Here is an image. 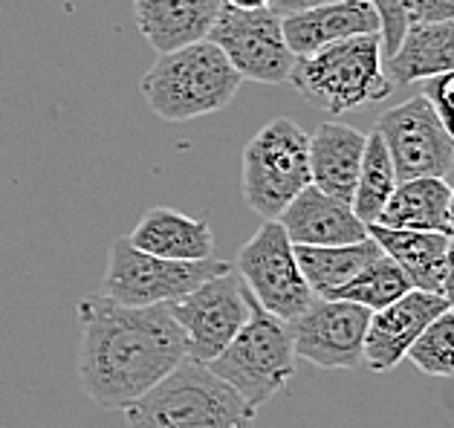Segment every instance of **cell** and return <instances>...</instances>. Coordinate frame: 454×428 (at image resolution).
<instances>
[{"label": "cell", "mask_w": 454, "mask_h": 428, "mask_svg": "<svg viewBox=\"0 0 454 428\" xmlns=\"http://www.w3.org/2000/svg\"><path fill=\"white\" fill-rule=\"evenodd\" d=\"M79 318V379L98 409L125 411L188 359V339L171 304L130 307L107 292L84 295Z\"/></svg>", "instance_id": "obj_1"}, {"label": "cell", "mask_w": 454, "mask_h": 428, "mask_svg": "<svg viewBox=\"0 0 454 428\" xmlns=\"http://www.w3.org/2000/svg\"><path fill=\"white\" fill-rule=\"evenodd\" d=\"M243 75L212 38L162 52L142 79V98L162 122L220 113L238 96Z\"/></svg>", "instance_id": "obj_2"}, {"label": "cell", "mask_w": 454, "mask_h": 428, "mask_svg": "<svg viewBox=\"0 0 454 428\" xmlns=\"http://www.w3.org/2000/svg\"><path fill=\"white\" fill-rule=\"evenodd\" d=\"M254 405L203 362L183 359L125 409L130 428H254Z\"/></svg>", "instance_id": "obj_3"}, {"label": "cell", "mask_w": 454, "mask_h": 428, "mask_svg": "<svg viewBox=\"0 0 454 428\" xmlns=\"http://www.w3.org/2000/svg\"><path fill=\"white\" fill-rule=\"evenodd\" d=\"M290 82L309 105L330 119L356 111L362 105L382 102L394 90L391 75L385 73L380 32L336 41L316 56L298 58Z\"/></svg>", "instance_id": "obj_4"}, {"label": "cell", "mask_w": 454, "mask_h": 428, "mask_svg": "<svg viewBox=\"0 0 454 428\" xmlns=\"http://www.w3.org/2000/svg\"><path fill=\"white\" fill-rule=\"evenodd\" d=\"M309 183V134L293 119H272L247 142L240 189L247 206L263 221H278Z\"/></svg>", "instance_id": "obj_5"}, {"label": "cell", "mask_w": 454, "mask_h": 428, "mask_svg": "<svg viewBox=\"0 0 454 428\" xmlns=\"http://www.w3.org/2000/svg\"><path fill=\"white\" fill-rule=\"evenodd\" d=\"M295 362L298 354L290 322L270 313L252 295L249 322L240 327L223 354L208 362V368L223 377L231 388H238L249 405L261 409L295 377Z\"/></svg>", "instance_id": "obj_6"}, {"label": "cell", "mask_w": 454, "mask_h": 428, "mask_svg": "<svg viewBox=\"0 0 454 428\" xmlns=\"http://www.w3.org/2000/svg\"><path fill=\"white\" fill-rule=\"evenodd\" d=\"M226 269H231V263L220 258H206V261L160 258L134 246L130 237H119L110 244L105 292L110 299L130 307L171 304L185 299L188 292L203 287L208 278H215Z\"/></svg>", "instance_id": "obj_7"}, {"label": "cell", "mask_w": 454, "mask_h": 428, "mask_svg": "<svg viewBox=\"0 0 454 428\" xmlns=\"http://www.w3.org/2000/svg\"><path fill=\"white\" fill-rule=\"evenodd\" d=\"M235 269L254 299L284 322H295L318 299L304 278L295 244L281 221H263L249 244L238 252Z\"/></svg>", "instance_id": "obj_8"}, {"label": "cell", "mask_w": 454, "mask_h": 428, "mask_svg": "<svg viewBox=\"0 0 454 428\" xmlns=\"http://www.w3.org/2000/svg\"><path fill=\"white\" fill-rule=\"evenodd\" d=\"M208 38L226 52V58L235 64L243 79L258 84L290 82V73L298 61L284 35V18L270 6L240 9L223 0Z\"/></svg>", "instance_id": "obj_9"}, {"label": "cell", "mask_w": 454, "mask_h": 428, "mask_svg": "<svg viewBox=\"0 0 454 428\" xmlns=\"http://www.w3.org/2000/svg\"><path fill=\"white\" fill-rule=\"evenodd\" d=\"M171 313L180 322L188 339V359L215 362L249 322L252 290L240 272L226 269L208 278L203 287L188 292L185 299L171 301Z\"/></svg>", "instance_id": "obj_10"}, {"label": "cell", "mask_w": 454, "mask_h": 428, "mask_svg": "<svg viewBox=\"0 0 454 428\" xmlns=\"http://www.w3.org/2000/svg\"><path fill=\"white\" fill-rule=\"evenodd\" d=\"M376 130L391 151L400 183L417 177H446L454 166V139L426 93L385 111Z\"/></svg>", "instance_id": "obj_11"}, {"label": "cell", "mask_w": 454, "mask_h": 428, "mask_svg": "<svg viewBox=\"0 0 454 428\" xmlns=\"http://www.w3.org/2000/svg\"><path fill=\"white\" fill-rule=\"evenodd\" d=\"M373 310L345 299H316L290 322L298 359L325 370H353L364 362Z\"/></svg>", "instance_id": "obj_12"}, {"label": "cell", "mask_w": 454, "mask_h": 428, "mask_svg": "<svg viewBox=\"0 0 454 428\" xmlns=\"http://www.w3.org/2000/svg\"><path fill=\"white\" fill-rule=\"evenodd\" d=\"M449 299L442 292L408 290L394 304L373 310L368 336H364V365L373 373H385L396 368L408 356V350L419 339V333L434 322L440 313L449 310Z\"/></svg>", "instance_id": "obj_13"}, {"label": "cell", "mask_w": 454, "mask_h": 428, "mask_svg": "<svg viewBox=\"0 0 454 428\" xmlns=\"http://www.w3.org/2000/svg\"><path fill=\"white\" fill-rule=\"evenodd\" d=\"M281 226L295 246H341L368 237V223L353 206L309 183L281 212Z\"/></svg>", "instance_id": "obj_14"}, {"label": "cell", "mask_w": 454, "mask_h": 428, "mask_svg": "<svg viewBox=\"0 0 454 428\" xmlns=\"http://www.w3.org/2000/svg\"><path fill=\"white\" fill-rule=\"evenodd\" d=\"M380 32V15L368 0H330L313 9L284 15V35L295 58L316 56L318 50L353 35Z\"/></svg>", "instance_id": "obj_15"}, {"label": "cell", "mask_w": 454, "mask_h": 428, "mask_svg": "<svg viewBox=\"0 0 454 428\" xmlns=\"http://www.w3.org/2000/svg\"><path fill=\"white\" fill-rule=\"evenodd\" d=\"M220 6L223 0H134L139 35L157 56L208 38Z\"/></svg>", "instance_id": "obj_16"}, {"label": "cell", "mask_w": 454, "mask_h": 428, "mask_svg": "<svg viewBox=\"0 0 454 428\" xmlns=\"http://www.w3.org/2000/svg\"><path fill=\"white\" fill-rule=\"evenodd\" d=\"M364 145H368V136L362 130L341 122H321L316 134L309 136L313 185L353 206Z\"/></svg>", "instance_id": "obj_17"}, {"label": "cell", "mask_w": 454, "mask_h": 428, "mask_svg": "<svg viewBox=\"0 0 454 428\" xmlns=\"http://www.w3.org/2000/svg\"><path fill=\"white\" fill-rule=\"evenodd\" d=\"M134 246L160 258L174 261H206L215 258V235L212 226L197 217H188L176 208H148L128 235Z\"/></svg>", "instance_id": "obj_18"}, {"label": "cell", "mask_w": 454, "mask_h": 428, "mask_svg": "<svg viewBox=\"0 0 454 428\" xmlns=\"http://www.w3.org/2000/svg\"><path fill=\"white\" fill-rule=\"evenodd\" d=\"M368 235L380 244L405 269L408 281L417 290L442 292L446 278V255L449 240L446 232H417V229H391L382 223H371Z\"/></svg>", "instance_id": "obj_19"}, {"label": "cell", "mask_w": 454, "mask_h": 428, "mask_svg": "<svg viewBox=\"0 0 454 428\" xmlns=\"http://www.w3.org/2000/svg\"><path fill=\"white\" fill-rule=\"evenodd\" d=\"M385 73L394 84H414L454 73V20L411 24L400 50L385 58Z\"/></svg>", "instance_id": "obj_20"}, {"label": "cell", "mask_w": 454, "mask_h": 428, "mask_svg": "<svg viewBox=\"0 0 454 428\" xmlns=\"http://www.w3.org/2000/svg\"><path fill=\"white\" fill-rule=\"evenodd\" d=\"M451 189L446 177H417L403 180L382 208L380 221L391 229H417V232H446L449 229Z\"/></svg>", "instance_id": "obj_21"}, {"label": "cell", "mask_w": 454, "mask_h": 428, "mask_svg": "<svg viewBox=\"0 0 454 428\" xmlns=\"http://www.w3.org/2000/svg\"><path fill=\"white\" fill-rule=\"evenodd\" d=\"M298 263L307 284L313 287L318 299H333V295L353 281L368 263L382 255V246L368 235L359 244L341 246H295Z\"/></svg>", "instance_id": "obj_22"}, {"label": "cell", "mask_w": 454, "mask_h": 428, "mask_svg": "<svg viewBox=\"0 0 454 428\" xmlns=\"http://www.w3.org/2000/svg\"><path fill=\"white\" fill-rule=\"evenodd\" d=\"M396 185H400V177H396L391 151H387L380 130H373L368 136V145H364L356 194H353V212L368 226L376 223L391 194L396 191Z\"/></svg>", "instance_id": "obj_23"}, {"label": "cell", "mask_w": 454, "mask_h": 428, "mask_svg": "<svg viewBox=\"0 0 454 428\" xmlns=\"http://www.w3.org/2000/svg\"><path fill=\"white\" fill-rule=\"evenodd\" d=\"M408 290H414V284L408 281L405 269L382 249V255H376L356 278L348 281L345 287L333 295V299L362 304V307H368V310H382V307L403 299Z\"/></svg>", "instance_id": "obj_24"}, {"label": "cell", "mask_w": 454, "mask_h": 428, "mask_svg": "<svg viewBox=\"0 0 454 428\" xmlns=\"http://www.w3.org/2000/svg\"><path fill=\"white\" fill-rule=\"evenodd\" d=\"M411 365L426 377H454V307L440 313L408 350Z\"/></svg>", "instance_id": "obj_25"}, {"label": "cell", "mask_w": 454, "mask_h": 428, "mask_svg": "<svg viewBox=\"0 0 454 428\" xmlns=\"http://www.w3.org/2000/svg\"><path fill=\"white\" fill-rule=\"evenodd\" d=\"M380 15V35L385 58H391L400 50L403 38L414 24V0H368Z\"/></svg>", "instance_id": "obj_26"}, {"label": "cell", "mask_w": 454, "mask_h": 428, "mask_svg": "<svg viewBox=\"0 0 454 428\" xmlns=\"http://www.w3.org/2000/svg\"><path fill=\"white\" fill-rule=\"evenodd\" d=\"M423 93L431 98V105L437 107L442 125L449 128V134L454 139V73L434 75V79H426L423 82Z\"/></svg>", "instance_id": "obj_27"}, {"label": "cell", "mask_w": 454, "mask_h": 428, "mask_svg": "<svg viewBox=\"0 0 454 428\" xmlns=\"http://www.w3.org/2000/svg\"><path fill=\"white\" fill-rule=\"evenodd\" d=\"M454 20V0H414V24Z\"/></svg>", "instance_id": "obj_28"}, {"label": "cell", "mask_w": 454, "mask_h": 428, "mask_svg": "<svg viewBox=\"0 0 454 428\" xmlns=\"http://www.w3.org/2000/svg\"><path fill=\"white\" fill-rule=\"evenodd\" d=\"M321 4H330V0H270V9L284 18V15L301 12V9H313V6H321Z\"/></svg>", "instance_id": "obj_29"}, {"label": "cell", "mask_w": 454, "mask_h": 428, "mask_svg": "<svg viewBox=\"0 0 454 428\" xmlns=\"http://www.w3.org/2000/svg\"><path fill=\"white\" fill-rule=\"evenodd\" d=\"M442 295L454 307V235L449 240V255H446V278H442Z\"/></svg>", "instance_id": "obj_30"}, {"label": "cell", "mask_w": 454, "mask_h": 428, "mask_svg": "<svg viewBox=\"0 0 454 428\" xmlns=\"http://www.w3.org/2000/svg\"><path fill=\"white\" fill-rule=\"evenodd\" d=\"M231 6H240V9H263L270 6V0H226Z\"/></svg>", "instance_id": "obj_31"}, {"label": "cell", "mask_w": 454, "mask_h": 428, "mask_svg": "<svg viewBox=\"0 0 454 428\" xmlns=\"http://www.w3.org/2000/svg\"><path fill=\"white\" fill-rule=\"evenodd\" d=\"M449 229L454 235V189H451V200H449Z\"/></svg>", "instance_id": "obj_32"}]
</instances>
